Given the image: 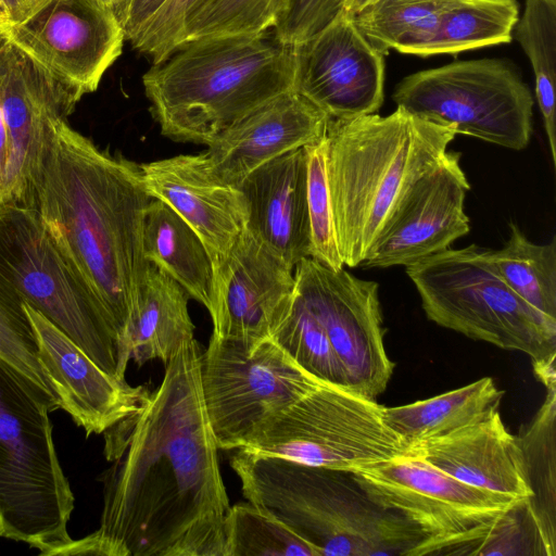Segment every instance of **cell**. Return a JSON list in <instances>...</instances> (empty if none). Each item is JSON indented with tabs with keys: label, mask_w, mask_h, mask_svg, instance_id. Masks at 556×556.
<instances>
[{
	"label": "cell",
	"mask_w": 556,
	"mask_h": 556,
	"mask_svg": "<svg viewBox=\"0 0 556 556\" xmlns=\"http://www.w3.org/2000/svg\"><path fill=\"white\" fill-rule=\"evenodd\" d=\"M152 199L140 165L100 149L65 118L53 124L30 206L129 357L128 329L151 265L144 224Z\"/></svg>",
	"instance_id": "7a4b0ae2"
},
{
	"label": "cell",
	"mask_w": 556,
	"mask_h": 556,
	"mask_svg": "<svg viewBox=\"0 0 556 556\" xmlns=\"http://www.w3.org/2000/svg\"><path fill=\"white\" fill-rule=\"evenodd\" d=\"M10 138L7 124L0 108V206L8 204L7 182L10 167Z\"/></svg>",
	"instance_id": "60d3db41"
},
{
	"label": "cell",
	"mask_w": 556,
	"mask_h": 556,
	"mask_svg": "<svg viewBox=\"0 0 556 556\" xmlns=\"http://www.w3.org/2000/svg\"><path fill=\"white\" fill-rule=\"evenodd\" d=\"M224 531L225 556H320L292 529L249 502L229 507Z\"/></svg>",
	"instance_id": "d6a6232c"
},
{
	"label": "cell",
	"mask_w": 556,
	"mask_h": 556,
	"mask_svg": "<svg viewBox=\"0 0 556 556\" xmlns=\"http://www.w3.org/2000/svg\"><path fill=\"white\" fill-rule=\"evenodd\" d=\"M0 268L24 302L68 336L100 368L126 380L129 355L72 273L35 207L0 206Z\"/></svg>",
	"instance_id": "ba28073f"
},
{
	"label": "cell",
	"mask_w": 556,
	"mask_h": 556,
	"mask_svg": "<svg viewBox=\"0 0 556 556\" xmlns=\"http://www.w3.org/2000/svg\"><path fill=\"white\" fill-rule=\"evenodd\" d=\"M188 294L166 273L150 265L138 307L128 329L130 361L164 365L194 340Z\"/></svg>",
	"instance_id": "cb8c5ba5"
},
{
	"label": "cell",
	"mask_w": 556,
	"mask_h": 556,
	"mask_svg": "<svg viewBox=\"0 0 556 556\" xmlns=\"http://www.w3.org/2000/svg\"><path fill=\"white\" fill-rule=\"evenodd\" d=\"M424 555H540L555 556L529 498H519L505 510L475 528L443 540L421 542L412 556Z\"/></svg>",
	"instance_id": "4316f807"
},
{
	"label": "cell",
	"mask_w": 556,
	"mask_h": 556,
	"mask_svg": "<svg viewBox=\"0 0 556 556\" xmlns=\"http://www.w3.org/2000/svg\"><path fill=\"white\" fill-rule=\"evenodd\" d=\"M56 402L0 358V536L40 555L73 542L74 495L56 454L49 414Z\"/></svg>",
	"instance_id": "8992f818"
},
{
	"label": "cell",
	"mask_w": 556,
	"mask_h": 556,
	"mask_svg": "<svg viewBox=\"0 0 556 556\" xmlns=\"http://www.w3.org/2000/svg\"><path fill=\"white\" fill-rule=\"evenodd\" d=\"M13 7L12 0H0V24L11 15Z\"/></svg>",
	"instance_id": "ee69618b"
},
{
	"label": "cell",
	"mask_w": 556,
	"mask_h": 556,
	"mask_svg": "<svg viewBox=\"0 0 556 556\" xmlns=\"http://www.w3.org/2000/svg\"><path fill=\"white\" fill-rule=\"evenodd\" d=\"M393 100L409 113L511 150L532 134L533 97L513 66L500 59L453 62L403 78Z\"/></svg>",
	"instance_id": "9c48e42d"
},
{
	"label": "cell",
	"mask_w": 556,
	"mask_h": 556,
	"mask_svg": "<svg viewBox=\"0 0 556 556\" xmlns=\"http://www.w3.org/2000/svg\"><path fill=\"white\" fill-rule=\"evenodd\" d=\"M519 18L517 0H450L417 55L455 54L508 43Z\"/></svg>",
	"instance_id": "83f0119b"
},
{
	"label": "cell",
	"mask_w": 556,
	"mask_h": 556,
	"mask_svg": "<svg viewBox=\"0 0 556 556\" xmlns=\"http://www.w3.org/2000/svg\"><path fill=\"white\" fill-rule=\"evenodd\" d=\"M289 4L290 0H206L188 20L177 48L203 37L273 33Z\"/></svg>",
	"instance_id": "e575fe53"
},
{
	"label": "cell",
	"mask_w": 556,
	"mask_h": 556,
	"mask_svg": "<svg viewBox=\"0 0 556 556\" xmlns=\"http://www.w3.org/2000/svg\"><path fill=\"white\" fill-rule=\"evenodd\" d=\"M450 0H377L352 15L363 36L381 53L415 54L431 39Z\"/></svg>",
	"instance_id": "4dcf8cb0"
},
{
	"label": "cell",
	"mask_w": 556,
	"mask_h": 556,
	"mask_svg": "<svg viewBox=\"0 0 556 556\" xmlns=\"http://www.w3.org/2000/svg\"><path fill=\"white\" fill-rule=\"evenodd\" d=\"M311 256L331 269L344 266L339 253L327 178V138L304 147Z\"/></svg>",
	"instance_id": "8d00e7d4"
},
{
	"label": "cell",
	"mask_w": 556,
	"mask_h": 556,
	"mask_svg": "<svg viewBox=\"0 0 556 556\" xmlns=\"http://www.w3.org/2000/svg\"><path fill=\"white\" fill-rule=\"evenodd\" d=\"M383 407L321 383L265 422L243 450L355 472L406 451L386 425Z\"/></svg>",
	"instance_id": "30bf717a"
},
{
	"label": "cell",
	"mask_w": 556,
	"mask_h": 556,
	"mask_svg": "<svg viewBox=\"0 0 556 556\" xmlns=\"http://www.w3.org/2000/svg\"><path fill=\"white\" fill-rule=\"evenodd\" d=\"M194 339L142 405L104 432L98 530L66 555L225 556L230 507L201 388Z\"/></svg>",
	"instance_id": "6da1fadb"
},
{
	"label": "cell",
	"mask_w": 556,
	"mask_h": 556,
	"mask_svg": "<svg viewBox=\"0 0 556 556\" xmlns=\"http://www.w3.org/2000/svg\"><path fill=\"white\" fill-rule=\"evenodd\" d=\"M200 377L219 450L243 448L265 422L321 384L273 339L250 350L213 333Z\"/></svg>",
	"instance_id": "8fae6325"
},
{
	"label": "cell",
	"mask_w": 556,
	"mask_h": 556,
	"mask_svg": "<svg viewBox=\"0 0 556 556\" xmlns=\"http://www.w3.org/2000/svg\"><path fill=\"white\" fill-rule=\"evenodd\" d=\"M213 271V334L250 350L271 339L292 305L294 270L244 228Z\"/></svg>",
	"instance_id": "2e32d148"
},
{
	"label": "cell",
	"mask_w": 556,
	"mask_h": 556,
	"mask_svg": "<svg viewBox=\"0 0 556 556\" xmlns=\"http://www.w3.org/2000/svg\"><path fill=\"white\" fill-rule=\"evenodd\" d=\"M304 148L286 152L250 173L239 185L245 228L290 268L311 256Z\"/></svg>",
	"instance_id": "603a6c76"
},
{
	"label": "cell",
	"mask_w": 556,
	"mask_h": 556,
	"mask_svg": "<svg viewBox=\"0 0 556 556\" xmlns=\"http://www.w3.org/2000/svg\"><path fill=\"white\" fill-rule=\"evenodd\" d=\"M404 455L477 489L514 498L532 495L517 438L503 424L498 406L462 428L408 445Z\"/></svg>",
	"instance_id": "7402d4cb"
},
{
	"label": "cell",
	"mask_w": 556,
	"mask_h": 556,
	"mask_svg": "<svg viewBox=\"0 0 556 556\" xmlns=\"http://www.w3.org/2000/svg\"><path fill=\"white\" fill-rule=\"evenodd\" d=\"M0 38L78 102L98 89L121 55L125 35L115 14L97 0H26L0 24Z\"/></svg>",
	"instance_id": "7c38bea8"
},
{
	"label": "cell",
	"mask_w": 556,
	"mask_h": 556,
	"mask_svg": "<svg viewBox=\"0 0 556 556\" xmlns=\"http://www.w3.org/2000/svg\"><path fill=\"white\" fill-rule=\"evenodd\" d=\"M460 154L446 151L408 190L367 257L364 267L407 266L450 248L470 230L464 202L470 184Z\"/></svg>",
	"instance_id": "e0dca14e"
},
{
	"label": "cell",
	"mask_w": 556,
	"mask_h": 556,
	"mask_svg": "<svg viewBox=\"0 0 556 556\" xmlns=\"http://www.w3.org/2000/svg\"><path fill=\"white\" fill-rule=\"evenodd\" d=\"M330 117L295 90L258 106L222 132L205 151L212 174L239 187L266 162L326 135Z\"/></svg>",
	"instance_id": "ffe728a7"
},
{
	"label": "cell",
	"mask_w": 556,
	"mask_h": 556,
	"mask_svg": "<svg viewBox=\"0 0 556 556\" xmlns=\"http://www.w3.org/2000/svg\"><path fill=\"white\" fill-rule=\"evenodd\" d=\"M377 0H342V10L350 15H355Z\"/></svg>",
	"instance_id": "b9f144b4"
},
{
	"label": "cell",
	"mask_w": 556,
	"mask_h": 556,
	"mask_svg": "<svg viewBox=\"0 0 556 556\" xmlns=\"http://www.w3.org/2000/svg\"><path fill=\"white\" fill-rule=\"evenodd\" d=\"M352 475L376 503L417 526L427 535L422 542L462 534L519 500L473 488L409 455Z\"/></svg>",
	"instance_id": "5bb4252c"
},
{
	"label": "cell",
	"mask_w": 556,
	"mask_h": 556,
	"mask_svg": "<svg viewBox=\"0 0 556 556\" xmlns=\"http://www.w3.org/2000/svg\"><path fill=\"white\" fill-rule=\"evenodd\" d=\"M513 36L531 63L535 97L556 165V0H526Z\"/></svg>",
	"instance_id": "1f68e13d"
},
{
	"label": "cell",
	"mask_w": 556,
	"mask_h": 556,
	"mask_svg": "<svg viewBox=\"0 0 556 556\" xmlns=\"http://www.w3.org/2000/svg\"><path fill=\"white\" fill-rule=\"evenodd\" d=\"M230 466L244 498L320 556H410L427 535L376 503L352 472L238 448Z\"/></svg>",
	"instance_id": "5b68a950"
},
{
	"label": "cell",
	"mask_w": 556,
	"mask_h": 556,
	"mask_svg": "<svg viewBox=\"0 0 556 556\" xmlns=\"http://www.w3.org/2000/svg\"><path fill=\"white\" fill-rule=\"evenodd\" d=\"M144 254L210 312L214 271L207 249L174 210L154 198L146 214Z\"/></svg>",
	"instance_id": "d4e9b609"
},
{
	"label": "cell",
	"mask_w": 556,
	"mask_h": 556,
	"mask_svg": "<svg viewBox=\"0 0 556 556\" xmlns=\"http://www.w3.org/2000/svg\"><path fill=\"white\" fill-rule=\"evenodd\" d=\"M504 392L490 377L410 404L383 407V420L406 445L462 428L500 406Z\"/></svg>",
	"instance_id": "484cf974"
},
{
	"label": "cell",
	"mask_w": 556,
	"mask_h": 556,
	"mask_svg": "<svg viewBox=\"0 0 556 556\" xmlns=\"http://www.w3.org/2000/svg\"><path fill=\"white\" fill-rule=\"evenodd\" d=\"M509 238L490 258L506 283L542 316L556 324V238L531 242L509 223Z\"/></svg>",
	"instance_id": "f1b7e54d"
},
{
	"label": "cell",
	"mask_w": 556,
	"mask_h": 556,
	"mask_svg": "<svg viewBox=\"0 0 556 556\" xmlns=\"http://www.w3.org/2000/svg\"><path fill=\"white\" fill-rule=\"evenodd\" d=\"M161 134L207 146L219 132L294 90L293 46L273 33L187 41L142 76Z\"/></svg>",
	"instance_id": "3957f363"
},
{
	"label": "cell",
	"mask_w": 556,
	"mask_h": 556,
	"mask_svg": "<svg viewBox=\"0 0 556 556\" xmlns=\"http://www.w3.org/2000/svg\"><path fill=\"white\" fill-rule=\"evenodd\" d=\"M341 10L342 0H290L273 35L285 45H299L325 27Z\"/></svg>",
	"instance_id": "f35d334b"
},
{
	"label": "cell",
	"mask_w": 556,
	"mask_h": 556,
	"mask_svg": "<svg viewBox=\"0 0 556 556\" xmlns=\"http://www.w3.org/2000/svg\"><path fill=\"white\" fill-rule=\"evenodd\" d=\"M148 193L174 210L204 242L213 264L228 253L245 228L247 205L239 189L217 179L206 154H179L140 165Z\"/></svg>",
	"instance_id": "44dd1931"
},
{
	"label": "cell",
	"mask_w": 556,
	"mask_h": 556,
	"mask_svg": "<svg viewBox=\"0 0 556 556\" xmlns=\"http://www.w3.org/2000/svg\"><path fill=\"white\" fill-rule=\"evenodd\" d=\"M24 308L59 408L87 435L104 433L142 405L150 393L146 387L112 377L39 311L26 302Z\"/></svg>",
	"instance_id": "d6986e66"
},
{
	"label": "cell",
	"mask_w": 556,
	"mask_h": 556,
	"mask_svg": "<svg viewBox=\"0 0 556 556\" xmlns=\"http://www.w3.org/2000/svg\"><path fill=\"white\" fill-rule=\"evenodd\" d=\"M294 90L330 118L379 111L384 98V54L341 10L325 27L293 46Z\"/></svg>",
	"instance_id": "9a60e30c"
},
{
	"label": "cell",
	"mask_w": 556,
	"mask_h": 556,
	"mask_svg": "<svg viewBox=\"0 0 556 556\" xmlns=\"http://www.w3.org/2000/svg\"><path fill=\"white\" fill-rule=\"evenodd\" d=\"M294 279L296 292L329 338L346 388L376 401L394 367L384 348L378 283L312 257L296 264Z\"/></svg>",
	"instance_id": "4fadbf2b"
},
{
	"label": "cell",
	"mask_w": 556,
	"mask_h": 556,
	"mask_svg": "<svg viewBox=\"0 0 556 556\" xmlns=\"http://www.w3.org/2000/svg\"><path fill=\"white\" fill-rule=\"evenodd\" d=\"M76 101L34 61L0 38V108L10 138L8 203L31 205L33 184L53 124Z\"/></svg>",
	"instance_id": "ac0fdd59"
},
{
	"label": "cell",
	"mask_w": 556,
	"mask_h": 556,
	"mask_svg": "<svg viewBox=\"0 0 556 556\" xmlns=\"http://www.w3.org/2000/svg\"><path fill=\"white\" fill-rule=\"evenodd\" d=\"M271 339L319 382L348 389L341 364L324 327L296 290L287 317Z\"/></svg>",
	"instance_id": "836d02e7"
},
{
	"label": "cell",
	"mask_w": 556,
	"mask_h": 556,
	"mask_svg": "<svg viewBox=\"0 0 556 556\" xmlns=\"http://www.w3.org/2000/svg\"><path fill=\"white\" fill-rule=\"evenodd\" d=\"M101 5L104 8L111 10L118 22L121 21L129 0H97ZM121 24V23H119Z\"/></svg>",
	"instance_id": "7bdbcfd3"
},
{
	"label": "cell",
	"mask_w": 556,
	"mask_h": 556,
	"mask_svg": "<svg viewBox=\"0 0 556 556\" xmlns=\"http://www.w3.org/2000/svg\"><path fill=\"white\" fill-rule=\"evenodd\" d=\"M206 0H166L140 33L130 41L152 63L167 58L178 46L190 16Z\"/></svg>",
	"instance_id": "74e56055"
},
{
	"label": "cell",
	"mask_w": 556,
	"mask_h": 556,
	"mask_svg": "<svg viewBox=\"0 0 556 556\" xmlns=\"http://www.w3.org/2000/svg\"><path fill=\"white\" fill-rule=\"evenodd\" d=\"M165 2L166 0H129L119 21L125 39L130 42Z\"/></svg>",
	"instance_id": "ab89813d"
},
{
	"label": "cell",
	"mask_w": 556,
	"mask_h": 556,
	"mask_svg": "<svg viewBox=\"0 0 556 556\" xmlns=\"http://www.w3.org/2000/svg\"><path fill=\"white\" fill-rule=\"evenodd\" d=\"M0 358L59 405L39 361L24 301L0 268Z\"/></svg>",
	"instance_id": "d590c367"
},
{
	"label": "cell",
	"mask_w": 556,
	"mask_h": 556,
	"mask_svg": "<svg viewBox=\"0 0 556 556\" xmlns=\"http://www.w3.org/2000/svg\"><path fill=\"white\" fill-rule=\"evenodd\" d=\"M546 391L536 415L516 438L532 494L530 505L545 538L556 547V387Z\"/></svg>",
	"instance_id": "f546056e"
},
{
	"label": "cell",
	"mask_w": 556,
	"mask_h": 556,
	"mask_svg": "<svg viewBox=\"0 0 556 556\" xmlns=\"http://www.w3.org/2000/svg\"><path fill=\"white\" fill-rule=\"evenodd\" d=\"M455 136L401 106L387 116L330 118L327 178L344 265H362L405 194L440 162Z\"/></svg>",
	"instance_id": "277c9868"
},
{
	"label": "cell",
	"mask_w": 556,
	"mask_h": 556,
	"mask_svg": "<svg viewBox=\"0 0 556 556\" xmlns=\"http://www.w3.org/2000/svg\"><path fill=\"white\" fill-rule=\"evenodd\" d=\"M428 319L504 350L529 355L541 382L556 377V324L501 277L490 249H446L406 266Z\"/></svg>",
	"instance_id": "52a82bcc"
},
{
	"label": "cell",
	"mask_w": 556,
	"mask_h": 556,
	"mask_svg": "<svg viewBox=\"0 0 556 556\" xmlns=\"http://www.w3.org/2000/svg\"><path fill=\"white\" fill-rule=\"evenodd\" d=\"M14 2V5L20 3V2H23V1H26V0H12Z\"/></svg>",
	"instance_id": "f6af8a7d"
}]
</instances>
